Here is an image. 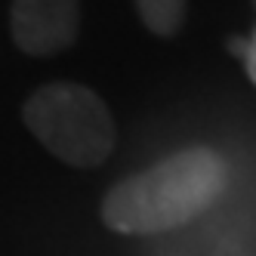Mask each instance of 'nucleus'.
Returning a JSON list of instances; mask_svg holds the SVG:
<instances>
[{
    "mask_svg": "<svg viewBox=\"0 0 256 256\" xmlns=\"http://www.w3.org/2000/svg\"><path fill=\"white\" fill-rule=\"evenodd\" d=\"M226 188V164L210 148H188L108 192L102 219L120 234L170 232L200 216Z\"/></svg>",
    "mask_w": 256,
    "mask_h": 256,
    "instance_id": "obj_1",
    "label": "nucleus"
},
{
    "mask_svg": "<svg viewBox=\"0 0 256 256\" xmlns=\"http://www.w3.org/2000/svg\"><path fill=\"white\" fill-rule=\"evenodd\" d=\"M22 118L44 148L71 167H96L114 148V120L86 86L50 84L25 102Z\"/></svg>",
    "mask_w": 256,
    "mask_h": 256,
    "instance_id": "obj_2",
    "label": "nucleus"
},
{
    "mask_svg": "<svg viewBox=\"0 0 256 256\" xmlns=\"http://www.w3.org/2000/svg\"><path fill=\"white\" fill-rule=\"evenodd\" d=\"M78 34V0H12V40L28 56H52Z\"/></svg>",
    "mask_w": 256,
    "mask_h": 256,
    "instance_id": "obj_3",
    "label": "nucleus"
},
{
    "mask_svg": "<svg viewBox=\"0 0 256 256\" xmlns=\"http://www.w3.org/2000/svg\"><path fill=\"white\" fill-rule=\"evenodd\" d=\"M136 10L145 28L164 34V38L179 31L182 19H186V0H136Z\"/></svg>",
    "mask_w": 256,
    "mask_h": 256,
    "instance_id": "obj_4",
    "label": "nucleus"
},
{
    "mask_svg": "<svg viewBox=\"0 0 256 256\" xmlns=\"http://www.w3.org/2000/svg\"><path fill=\"white\" fill-rule=\"evenodd\" d=\"M247 74H250V80L256 84V38H253L250 46H247Z\"/></svg>",
    "mask_w": 256,
    "mask_h": 256,
    "instance_id": "obj_5",
    "label": "nucleus"
}]
</instances>
